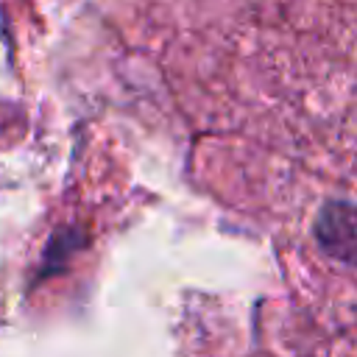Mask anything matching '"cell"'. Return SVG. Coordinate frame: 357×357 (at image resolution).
I'll return each instance as SVG.
<instances>
[{
  "instance_id": "obj_1",
  "label": "cell",
  "mask_w": 357,
  "mask_h": 357,
  "mask_svg": "<svg viewBox=\"0 0 357 357\" xmlns=\"http://www.w3.org/2000/svg\"><path fill=\"white\" fill-rule=\"evenodd\" d=\"M318 240L324 251L346 265H357V206L332 201L318 215Z\"/></svg>"
}]
</instances>
